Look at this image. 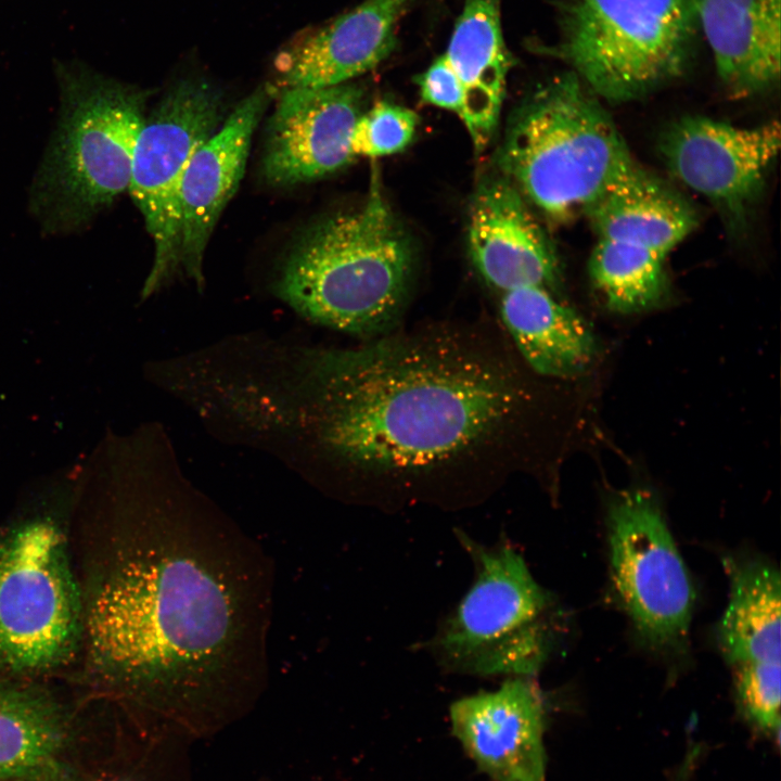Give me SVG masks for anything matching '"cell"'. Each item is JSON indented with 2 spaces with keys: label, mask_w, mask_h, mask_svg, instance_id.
<instances>
[{
  "label": "cell",
  "mask_w": 781,
  "mask_h": 781,
  "mask_svg": "<svg viewBox=\"0 0 781 781\" xmlns=\"http://www.w3.org/2000/svg\"><path fill=\"white\" fill-rule=\"evenodd\" d=\"M457 537L474 566V579L443 619L427 650L448 673L477 677H529L550 650L551 600L523 556L504 540Z\"/></svg>",
  "instance_id": "cell-7"
},
{
  "label": "cell",
  "mask_w": 781,
  "mask_h": 781,
  "mask_svg": "<svg viewBox=\"0 0 781 781\" xmlns=\"http://www.w3.org/2000/svg\"><path fill=\"white\" fill-rule=\"evenodd\" d=\"M728 605L718 626V642L734 667L780 662L781 580L779 571L764 561L727 563Z\"/></svg>",
  "instance_id": "cell-21"
},
{
  "label": "cell",
  "mask_w": 781,
  "mask_h": 781,
  "mask_svg": "<svg viewBox=\"0 0 781 781\" xmlns=\"http://www.w3.org/2000/svg\"><path fill=\"white\" fill-rule=\"evenodd\" d=\"M415 81L424 103L453 112L460 117L463 89L445 54L438 56Z\"/></svg>",
  "instance_id": "cell-25"
},
{
  "label": "cell",
  "mask_w": 781,
  "mask_h": 781,
  "mask_svg": "<svg viewBox=\"0 0 781 781\" xmlns=\"http://www.w3.org/2000/svg\"><path fill=\"white\" fill-rule=\"evenodd\" d=\"M735 668V689L740 707L761 732L776 735L780 731V662L743 664Z\"/></svg>",
  "instance_id": "cell-24"
},
{
  "label": "cell",
  "mask_w": 781,
  "mask_h": 781,
  "mask_svg": "<svg viewBox=\"0 0 781 781\" xmlns=\"http://www.w3.org/2000/svg\"><path fill=\"white\" fill-rule=\"evenodd\" d=\"M221 119L222 97L202 79L181 80L145 116L128 188L154 244L143 298L179 270L181 180L193 153L220 127Z\"/></svg>",
  "instance_id": "cell-9"
},
{
  "label": "cell",
  "mask_w": 781,
  "mask_h": 781,
  "mask_svg": "<svg viewBox=\"0 0 781 781\" xmlns=\"http://www.w3.org/2000/svg\"><path fill=\"white\" fill-rule=\"evenodd\" d=\"M412 0H364L284 53V88L348 82L382 63L396 47V28Z\"/></svg>",
  "instance_id": "cell-16"
},
{
  "label": "cell",
  "mask_w": 781,
  "mask_h": 781,
  "mask_svg": "<svg viewBox=\"0 0 781 781\" xmlns=\"http://www.w3.org/2000/svg\"><path fill=\"white\" fill-rule=\"evenodd\" d=\"M310 373L320 450L357 502L462 508L528 469L540 396L501 324L390 329Z\"/></svg>",
  "instance_id": "cell-2"
},
{
  "label": "cell",
  "mask_w": 781,
  "mask_h": 781,
  "mask_svg": "<svg viewBox=\"0 0 781 781\" xmlns=\"http://www.w3.org/2000/svg\"><path fill=\"white\" fill-rule=\"evenodd\" d=\"M52 781H77V779H76V776L73 774V776H69V777H66V778H62V779H57V780H52Z\"/></svg>",
  "instance_id": "cell-27"
},
{
  "label": "cell",
  "mask_w": 781,
  "mask_h": 781,
  "mask_svg": "<svg viewBox=\"0 0 781 781\" xmlns=\"http://www.w3.org/2000/svg\"><path fill=\"white\" fill-rule=\"evenodd\" d=\"M607 533L613 582L637 631L654 648H681L695 593L656 500L642 489L618 492Z\"/></svg>",
  "instance_id": "cell-10"
},
{
  "label": "cell",
  "mask_w": 781,
  "mask_h": 781,
  "mask_svg": "<svg viewBox=\"0 0 781 781\" xmlns=\"http://www.w3.org/2000/svg\"><path fill=\"white\" fill-rule=\"evenodd\" d=\"M85 616L64 537L49 520L21 524L0 540V665L52 669L71 658Z\"/></svg>",
  "instance_id": "cell-8"
},
{
  "label": "cell",
  "mask_w": 781,
  "mask_h": 781,
  "mask_svg": "<svg viewBox=\"0 0 781 781\" xmlns=\"http://www.w3.org/2000/svg\"><path fill=\"white\" fill-rule=\"evenodd\" d=\"M501 0H465L445 53L463 89L460 119L476 153L497 130L513 59L503 40Z\"/></svg>",
  "instance_id": "cell-18"
},
{
  "label": "cell",
  "mask_w": 781,
  "mask_h": 781,
  "mask_svg": "<svg viewBox=\"0 0 781 781\" xmlns=\"http://www.w3.org/2000/svg\"><path fill=\"white\" fill-rule=\"evenodd\" d=\"M778 120L742 127L705 116H684L660 138L671 175L709 201L732 229L745 223L778 157Z\"/></svg>",
  "instance_id": "cell-11"
},
{
  "label": "cell",
  "mask_w": 781,
  "mask_h": 781,
  "mask_svg": "<svg viewBox=\"0 0 781 781\" xmlns=\"http://www.w3.org/2000/svg\"><path fill=\"white\" fill-rule=\"evenodd\" d=\"M418 114L399 104L381 101L361 113L355 126V156L380 157L404 151L413 140Z\"/></svg>",
  "instance_id": "cell-23"
},
{
  "label": "cell",
  "mask_w": 781,
  "mask_h": 781,
  "mask_svg": "<svg viewBox=\"0 0 781 781\" xmlns=\"http://www.w3.org/2000/svg\"><path fill=\"white\" fill-rule=\"evenodd\" d=\"M56 72L60 113L30 204L46 231L66 233L128 190L146 92L78 64Z\"/></svg>",
  "instance_id": "cell-5"
},
{
  "label": "cell",
  "mask_w": 781,
  "mask_h": 781,
  "mask_svg": "<svg viewBox=\"0 0 781 781\" xmlns=\"http://www.w3.org/2000/svg\"><path fill=\"white\" fill-rule=\"evenodd\" d=\"M498 295L501 325L537 375L571 379L591 364L597 350L592 331L554 292L533 285Z\"/></svg>",
  "instance_id": "cell-19"
},
{
  "label": "cell",
  "mask_w": 781,
  "mask_h": 781,
  "mask_svg": "<svg viewBox=\"0 0 781 781\" xmlns=\"http://www.w3.org/2000/svg\"><path fill=\"white\" fill-rule=\"evenodd\" d=\"M700 753L701 747L694 745L687 754V756H684L682 763L671 776L669 781H689L692 772L694 771V767L697 763Z\"/></svg>",
  "instance_id": "cell-26"
},
{
  "label": "cell",
  "mask_w": 781,
  "mask_h": 781,
  "mask_svg": "<svg viewBox=\"0 0 781 781\" xmlns=\"http://www.w3.org/2000/svg\"><path fill=\"white\" fill-rule=\"evenodd\" d=\"M363 92L355 84L284 88L270 117L263 172L278 187L312 181L348 165Z\"/></svg>",
  "instance_id": "cell-12"
},
{
  "label": "cell",
  "mask_w": 781,
  "mask_h": 781,
  "mask_svg": "<svg viewBox=\"0 0 781 781\" xmlns=\"http://www.w3.org/2000/svg\"><path fill=\"white\" fill-rule=\"evenodd\" d=\"M468 245L476 271L498 294L532 285L556 292L555 251L527 201L499 171L484 177L472 195Z\"/></svg>",
  "instance_id": "cell-14"
},
{
  "label": "cell",
  "mask_w": 781,
  "mask_h": 781,
  "mask_svg": "<svg viewBox=\"0 0 781 781\" xmlns=\"http://www.w3.org/2000/svg\"><path fill=\"white\" fill-rule=\"evenodd\" d=\"M545 703L529 677H508L495 691L453 702L452 732L495 781H546Z\"/></svg>",
  "instance_id": "cell-13"
},
{
  "label": "cell",
  "mask_w": 781,
  "mask_h": 781,
  "mask_svg": "<svg viewBox=\"0 0 781 781\" xmlns=\"http://www.w3.org/2000/svg\"><path fill=\"white\" fill-rule=\"evenodd\" d=\"M73 741L64 707L48 692L0 684V781H52L73 776Z\"/></svg>",
  "instance_id": "cell-20"
},
{
  "label": "cell",
  "mask_w": 781,
  "mask_h": 781,
  "mask_svg": "<svg viewBox=\"0 0 781 781\" xmlns=\"http://www.w3.org/2000/svg\"><path fill=\"white\" fill-rule=\"evenodd\" d=\"M718 78L734 98L771 89L781 72V0H697Z\"/></svg>",
  "instance_id": "cell-17"
},
{
  "label": "cell",
  "mask_w": 781,
  "mask_h": 781,
  "mask_svg": "<svg viewBox=\"0 0 781 781\" xmlns=\"http://www.w3.org/2000/svg\"><path fill=\"white\" fill-rule=\"evenodd\" d=\"M140 486L120 510L85 629L112 690L201 730L240 715L266 687L273 564L184 483Z\"/></svg>",
  "instance_id": "cell-1"
},
{
  "label": "cell",
  "mask_w": 781,
  "mask_h": 781,
  "mask_svg": "<svg viewBox=\"0 0 781 781\" xmlns=\"http://www.w3.org/2000/svg\"><path fill=\"white\" fill-rule=\"evenodd\" d=\"M270 87L243 99L220 127L193 153L179 190V270L203 285V259L219 216L244 175L254 131Z\"/></svg>",
  "instance_id": "cell-15"
},
{
  "label": "cell",
  "mask_w": 781,
  "mask_h": 781,
  "mask_svg": "<svg viewBox=\"0 0 781 781\" xmlns=\"http://www.w3.org/2000/svg\"><path fill=\"white\" fill-rule=\"evenodd\" d=\"M413 267L411 239L374 174L360 209L328 217L300 235L276 287L308 320L368 338L396 324Z\"/></svg>",
  "instance_id": "cell-3"
},
{
  "label": "cell",
  "mask_w": 781,
  "mask_h": 781,
  "mask_svg": "<svg viewBox=\"0 0 781 781\" xmlns=\"http://www.w3.org/2000/svg\"><path fill=\"white\" fill-rule=\"evenodd\" d=\"M496 166L549 220L587 216L640 169L613 118L572 72L511 113Z\"/></svg>",
  "instance_id": "cell-4"
},
{
  "label": "cell",
  "mask_w": 781,
  "mask_h": 781,
  "mask_svg": "<svg viewBox=\"0 0 781 781\" xmlns=\"http://www.w3.org/2000/svg\"><path fill=\"white\" fill-rule=\"evenodd\" d=\"M667 256L633 234L597 235L588 261L589 277L611 310L620 313L649 310L667 295Z\"/></svg>",
  "instance_id": "cell-22"
},
{
  "label": "cell",
  "mask_w": 781,
  "mask_h": 781,
  "mask_svg": "<svg viewBox=\"0 0 781 781\" xmlns=\"http://www.w3.org/2000/svg\"><path fill=\"white\" fill-rule=\"evenodd\" d=\"M558 38L534 51L563 61L601 101L640 100L682 77L700 35L697 0H560Z\"/></svg>",
  "instance_id": "cell-6"
}]
</instances>
